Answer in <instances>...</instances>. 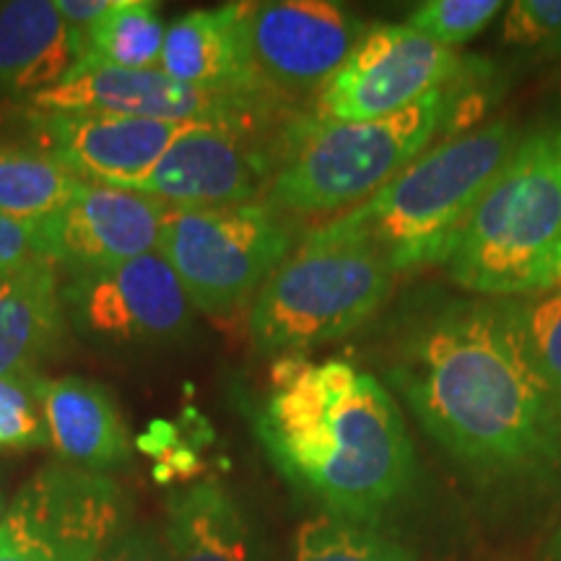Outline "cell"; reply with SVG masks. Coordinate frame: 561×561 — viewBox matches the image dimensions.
Masks as SVG:
<instances>
[{
  "mask_svg": "<svg viewBox=\"0 0 561 561\" xmlns=\"http://www.w3.org/2000/svg\"><path fill=\"white\" fill-rule=\"evenodd\" d=\"M515 301L533 356L561 392V284Z\"/></svg>",
  "mask_w": 561,
  "mask_h": 561,
  "instance_id": "cell-27",
  "label": "cell"
},
{
  "mask_svg": "<svg viewBox=\"0 0 561 561\" xmlns=\"http://www.w3.org/2000/svg\"><path fill=\"white\" fill-rule=\"evenodd\" d=\"M30 110L167 123H219L244 125V128H276V123H286L297 115L263 96L185 87L161 73L159 68L89 70L32 96Z\"/></svg>",
  "mask_w": 561,
  "mask_h": 561,
  "instance_id": "cell-12",
  "label": "cell"
},
{
  "mask_svg": "<svg viewBox=\"0 0 561 561\" xmlns=\"http://www.w3.org/2000/svg\"><path fill=\"white\" fill-rule=\"evenodd\" d=\"M167 210L170 206L151 195L83 182L66 208L42 221L45 255L68 278L117 268L157 252Z\"/></svg>",
  "mask_w": 561,
  "mask_h": 561,
  "instance_id": "cell-14",
  "label": "cell"
},
{
  "mask_svg": "<svg viewBox=\"0 0 561 561\" xmlns=\"http://www.w3.org/2000/svg\"><path fill=\"white\" fill-rule=\"evenodd\" d=\"M371 26L331 0L244 3V39L252 76L268 100L297 112L318 96Z\"/></svg>",
  "mask_w": 561,
  "mask_h": 561,
  "instance_id": "cell-9",
  "label": "cell"
},
{
  "mask_svg": "<svg viewBox=\"0 0 561 561\" xmlns=\"http://www.w3.org/2000/svg\"><path fill=\"white\" fill-rule=\"evenodd\" d=\"M167 26L159 3L149 0H110L89 32L76 45L73 68L66 79L89 70H151L159 68Z\"/></svg>",
  "mask_w": 561,
  "mask_h": 561,
  "instance_id": "cell-21",
  "label": "cell"
},
{
  "mask_svg": "<svg viewBox=\"0 0 561 561\" xmlns=\"http://www.w3.org/2000/svg\"><path fill=\"white\" fill-rule=\"evenodd\" d=\"M286 125V123H284ZM195 125L130 187L174 208L242 206L263 201L278 167L280 128Z\"/></svg>",
  "mask_w": 561,
  "mask_h": 561,
  "instance_id": "cell-13",
  "label": "cell"
},
{
  "mask_svg": "<svg viewBox=\"0 0 561 561\" xmlns=\"http://www.w3.org/2000/svg\"><path fill=\"white\" fill-rule=\"evenodd\" d=\"M294 244L297 231L289 216L255 201L214 208L170 206L157 250L178 273L195 310L224 318L255 299Z\"/></svg>",
  "mask_w": 561,
  "mask_h": 561,
  "instance_id": "cell-7",
  "label": "cell"
},
{
  "mask_svg": "<svg viewBox=\"0 0 561 561\" xmlns=\"http://www.w3.org/2000/svg\"><path fill=\"white\" fill-rule=\"evenodd\" d=\"M73 68V45L55 0L0 3V94L37 96Z\"/></svg>",
  "mask_w": 561,
  "mask_h": 561,
  "instance_id": "cell-19",
  "label": "cell"
},
{
  "mask_svg": "<svg viewBox=\"0 0 561 561\" xmlns=\"http://www.w3.org/2000/svg\"><path fill=\"white\" fill-rule=\"evenodd\" d=\"M471 58L405 24H375L318 91L307 115L322 123H364L398 115L450 87Z\"/></svg>",
  "mask_w": 561,
  "mask_h": 561,
  "instance_id": "cell-10",
  "label": "cell"
},
{
  "mask_svg": "<svg viewBox=\"0 0 561 561\" xmlns=\"http://www.w3.org/2000/svg\"><path fill=\"white\" fill-rule=\"evenodd\" d=\"M5 510H9V502H5L3 489H0V525H3V520H5Z\"/></svg>",
  "mask_w": 561,
  "mask_h": 561,
  "instance_id": "cell-30",
  "label": "cell"
},
{
  "mask_svg": "<svg viewBox=\"0 0 561 561\" xmlns=\"http://www.w3.org/2000/svg\"><path fill=\"white\" fill-rule=\"evenodd\" d=\"M502 11L504 3L500 0H426L405 16L403 24L455 50L479 37Z\"/></svg>",
  "mask_w": 561,
  "mask_h": 561,
  "instance_id": "cell-24",
  "label": "cell"
},
{
  "mask_svg": "<svg viewBox=\"0 0 561 561\" xmlns=\"http://www.w3.org/2000/svg\"><path fill=\"white\" fill-rule=\"evenodd\" d=\"M520 136L523 128L507 117L447 136L328 224L375 248L396 276L447 265L468 216Z\"/></svg>",
  "mask_w": 561,
  "mask_h": 561,
  "instance_id": "cell-4",
  "label": "cell"
},
{
  "mask_svg": "<svg viewBox=\"0 0 561 561\" xmlns=\"http://www.w3.org/2000/svg\"><path fill=\"white\" fill-rule=\"evenodd\" d=\"M462 294L520 299L561 284V115L523 128L445 265Z\"/></svg>",
  "mask_w": 561,
  "mask_h": 561,
  "instance_id": "cell-3",
  "label": "cell"
},
{
  "mask_svg": "<svg viewBox=\"0 0 561 561\" xmlns=\"http://www.w3.org/2000/svg\"><path fill=\"white\" fill-rule=\"evenodd\" d=\"M83 180L34 146L0 144V214L47 221L81 191Z\"/></svg>",
  "mask_w": 561,
  "mask_h": 561,
  "instance_id": "cell-22",
  "label": "cell"
},
{
  "mask_svg": "<svg viewBox=\"0 0 561 561\" xmlns=\"http://www.w3.org/2000/svg\"><path fill=\"white\" fill-rule=\"evenodd\" d=\"M62 322V286L50 261L0 276V377L32 371L58 346Z\"/></svg>",
  "mask_w": 561,
  "mask_h": 561,
  "instance_id": "cell-20",
  "label": "cell"
},
{
  "mask_svg": "<svg viewBox=\"0 0 561 561\" xmlns=\"http://www.w3.org/2000/svg\"><path fill=\"white\" fill-rule=\"evenodd\" d=\"M392 284L380 252L322 221L252 299V343L265 356H301L346 339L388 305Z\"/></svg>",
  "mask_w": 561,
  "mask_h": 561,
  "instance_id": "cell-6",
  "label": "cell"
},
{
  "mask_svg": "<svg viewBox=\"0 0 561 561\" xmlns=\"http://www.w3.org/2000/svg\"><path fill=\"white\" fill-rule=\"evenodd\" d=\"M62 305L83 339L107 348L182 343L193 333L198 314L159 250L94 276L68 278Z\"/></svg>",
  "mask_w": 561,
  "mask_h": 561,
  "instance_id": "cell-11",
  "label": "cell"
},
{
  "mask_svg": "<svg viewBox=\"0 0 561 561\" xmlns=\"http://www.w3.org/2000/svg\"><path fill=\"white\" fill-rule=\"evenodd\" d=\"M382 382L455 466L491 486L561 473V392L515 299L424 289L392 314Z\"/></svg>",
  "mask_w": 561,
  "mask_h": 561,
  "instance_id": "cell-1",
  "label": "cell"
},
{
  "mask_svg": "<svg viewBox=\"0 0 561 561\" xmlns=\"http://www.w3.org/2000/svg\"><path fill=\"white\" fill-rule=\"evenodd\" d=\"M37 380L39 375L34 371L0 377V453L50 445Z\"/></svg>",
  "mask_w": 561,
  "mask_h": 561,
  "instance_id": "cell-25",
  "label": "cell"
},
{
  "mask_svg": "<svg viewBox=\"0 0 561 561\" xmlns=\"http://www.w3.org/2000/svg\"><path fill=\"white\" fill-rule=\"evenodd\" d=\"M34 149L60 161L91 185L130 191L149 178L167 149L195 125L138 121V117L81 115V112H26Z\"/></svg>",
  "mask_w": 561,
  "mask_h": 561,
  "instance_id": "cell-15",
  "label": "cell"
},
{
  "mask_svg": "<svg viewBox=\"0 0 561 561\" xmlns=\"http://www.w3.org/2000/svg\"><path fill=\"white\" fill-rule=\"evenodd\" d=\"M294 561H419L413 553L377 528L341 517L320 515L299 525Z\"/></svg>",
  "mask_w": 561,
  "mask_h": 561,
  "instance_id": "cell-23",
  "label": "cell"
},
{
  "mask_svg": "<svg viewBox=\"0 0 561 561\" xmlns=\"http://www.w3.org/2000/svg\"><path fill=\"white\" fill-rule=\"evenodd\" d=\"M159 70L193 89L268 100L252 76L244 39V3L191 11L174 19L167 26Z\"/></svg>",
  "mask_w": 561,
  "mask_h": 561,
  "instance_id": "cell-16",
  "label": "cell"
},
{
  "mask_svg": "<svg viewBox=\"0 0 561 561\" xmlns=\"http://www.w3.org/2000/svg\"><path fill=\"white\" fill-rule=\"evenodd\" d=\"M39 261H47L42 221H19L0 214V276Z\"/></svg>",
  "mask_w": 561,
  "mask_h": 561,
  "instance_id": "cell-28",
  "label": "cell"
},
{
  "mask_svg": "<svg viewBox=\"0 0 561 561\" xmlns=\"http://www.w3.org/2000/svg\"><path fill=\"white\" fill-rule=\"evenodd\" d=\"M50 445L62 462L107 473L130 460V439L121 409L104 385L87 377L37 380Z\"/></svg>",
  "mask_w": 561,
  "mask_h": 561,
  "instance_id": "cell-17",
  "label": "cell"
},
{
  "mask_svg": "<svg viewBox=\"0 0 561 561\" xmlns=\"http://www.w3.org/2000/svg\"><path fill=\"white\" fill-rule=\"evenodd\" d=\"M252 432L276 471L341 520L375 528L416 486L401 403L354 362L280 356Z\"/></svg>",
  "mask_w": 561,
  "mask_h": 561,
  "instance_id": "cell-2",
  "label": "cell"
},
{
  "mask_svg": "<svg viewBox=\"0 0 561 561\" xmlns=\"http://www.w3.org/2000/svg\"><path fill=\"white\" fill-rule=\"evenodd\" d=\"M128 520V496L110 473L50 462L9 502L0 546L47 561H96Z\"/></svg>",
  "mask_w": 561,
  "mask_h": 561,
  "instance_id": "cell-8",
  "label": "cell"
},
{
  "mask_svg": "<svg viewBox=\"0 0 561 561\" xmlns=\"http://www.w3.org/2000/svg\"><path fill=\"white\" fill-rule=\"evenodd\" d=\"M96 561H172L164 530L159 525H128Z\"/></svg>",
  "mask_w": 561,
  "mask_h": 561,
  "instance_id": "cell-29",
  "label": "cell"
},
{
  "mask_svg": "<svg viewBox=\"0 0 561 561\" xmlns=\"http://www.w3.org/2000/svg\"><path fill=\"white\" fill-rule=\"evenodd\" d=\"M161 530L172 561H268L250 512L216 479L172 491Z\"/></svg>",
  "mask_w": 561,
  "mask_h": 561,
  "instance_id": "cell-18",
  "label": "cell"
},
{
  "mask_svg": "<svg viewBox=\"0 0 561 561\" xmlns=\"http://www.w3.org/2000/svg\"><path fill=\"white\" fill-rule=\"evenodd\" d=\"M502 45L520 53L561 55V0H515L502 11Z\"/></svg>",
  "mask_w": 561,
  "mask_h": 561,
  "instance_id": "cell-26",
  "label": "cell"
},
{
  "mask_svg": "<svg viewBox=\"0 0 561 561\" xmlns=\"http://www.w3.org/2000/svg\"><path fill=\"white\" fill-rule=\"evenodd\" d=\"M455 81L380 121L322 123L307 112L291 115L280 128L278 167L263 201L289 219L359 206L430 149L439 130L453 128Z\"/></svg>",
  "mask_w": 561,
  "mask_h": 561,
  "instance_id": "cell-5",
  "label": "cell"
}]
</instances>
